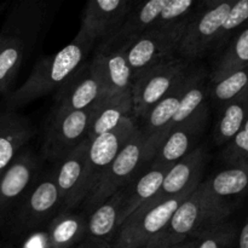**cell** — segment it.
I'll return each mask as SVG.
<instances>
[{"instance_id": "cell-11", "label": "cell", "mask_w": 248, "mask_h": 248, "mask_svg": "<svg viewBox=\"0 0 248 248\" xmlns=\"http://www.w3.org/2000/svg\"><path fill=\"white\" fill-rule=\"evenodd\" d=\"M89 145L90 140L87 138L64 159L61 160L55 183L60 193V203L63 213H68L78 207L91 193L87 184Z\"/></svg>"}, {"instance_id": "cell-38", "label": "cell", "mask_w": 248, "mask_h": 248, "mask_svg": "<svg viewBox=\"0 0 248 248\" xmlns=\"http://www.w3.org/2000/svg\"><path fill=\"white\" fill-rule=\"evenodd\" d=\"M1 9H2V5H0V11H1Z\"/></svg>"}, {"instance_id": "cell-39", "label": "cell", "mask_w": 248, "mask_h": 248, "mask_svg": "<svg viewBox=\"0 0 248 248\" xmlns=\"http://www.w3.org/2000/svg\"><path fill=\"white\" fill-rule=\"evenodd\" d=\"M50 248H51V247H50Z\"/></svg>"}, {"instance_id": "cell-37", "label": "cell", "mask_w": 248, "mask_h": 248, "mask_svg": "<svg viewBox=\"0 0 248 248\" xmlns=\"http://www.w3.org/2000/svg\"><path fill=\"white\" fill-rule=\"evenodd\" d=\"M244 130L247 131V132H248V118H247L246 123H245V125H244Z\"/></svg>"}, {"instance_id": "cell-17", "label": "cell", "mask_w": 248, "mask_h": 248, "mask_svg": "<svg viewBox=\"0 0 248 248\" xmlns=\"http://www.w3.org/2000/svg\"><path fill=\"white\" fill-rule=\"evenodd\" d=\"M169 170L170 167L165 166H143L121 189L118 229L136 210L152 200L159 193Z\"/></svg>"}, {"instance_id": "cell-27", "label": "cell", "mask_w": 248, "mask_h": 248, "mask_svg": "<svg viewBox=\"0 0 248 248\" xmlns=\"http://www.w3.org/2000/svg\"><path fill=\"white\" fill-rule=\"evenodd\" d=\"M248 118V92L225 104L222 116L215 130V140L218 145L228 143L235 135L244 130Z\"/></svg>"}, {"instance_id": "cell-31", "label": "cell", "mask_w": 248, "mask_h": 248, "mask_svg": "<svg viewBox=\"0 0 248 248\" xmlns=\"http://www.w3.org/2000/svg\"><path fill=\"white\" fill-rule=\"evenodd\" d=\"M235 236V227L225 220L203 228L193 237H196V248H228L232 244Z\"/></svg>"}, {"instance_id": "cell-16", "label": "cell", "mask_w": 248, "mask_h": 248, "mask_svg": "<svg viewBox=\"0 0 248 248\" xmlns=\"http://www.w3.org/2000/svg\"><path fill=\"white\" fill-rule=\"evenodd\" d=\"M103 86L85 63L56 93V113L79 111L94 108L106 97Z\"/></svg>"}, {"instance_id": "cell-7", "label": "cell", "mask_w": 248, "mask_h": 248, "mask_svg": "<svg viewBox=\"0 0 248 248\" xmlns=\"http://www.w3.org/2000/svg\"><path fill=\"white\" fill-rule=\"evenodd\" d=\"M188 21L152 29L124 48L123 53L132 72L133 81L153 65L176 56Z\"/></svg>"}, {"instance_id": "cell-13", "label": "cell", "mask_w": 248, "mask_h": 248, "mask_svg": "<svg viewBox=\"0 0 248 248\" xmlns=\"http://www.w3.org/2000/svg\"><path fill=\"white\" fill-rule=\"evenodd\" d=\"M137 128L135 119L127 118L115 130L90 140L87 152V184L91 193L107 167L130 142Z\"/></svg>"}, {"instance_id": "cell-3", "label": "cell", "mask_w": 248, "mask_h": 248, "mask_svg": "<svg viewBox=\"0 0 248 248\" xmlns=\"http://www.w3.org/2000/svg\"><path fill=\"white\" fill-rule=\"evenodd\" d=\"M230 213L232 206L213 201L200 184L177 207L154 248H169L181 244L208 225L225 222Z\"/></svg>"}, {"instance_id": "cell-20", "label": "cell", "mask_w": 248, "mask_h": 248, "mask_svg": "<svg viewBox=\"0 0 248 248\" xmlns=\"http://www.w3.org/2000/svg\"><path fill=\"white\" fill-rule=\"evenodd\" d=\"M34 133L31 121L12 110L0 113V176Z\"/></svg>"}, {"instance_id": "cell-5", "label": "cell", "mask_w": 248, "mask_h": 248, "mask_svg": "<svg viewBox=\"0 0 248 248\" xmlns=\"http://www.w3.org/2000/svg\"><path fill=\"white\" fill-rule=\"evenodd\" d=\"M234 1L201 2L189 18L176 56L191 63L215 50L220 28Z\"/></svg>"}, {"instance_id": "cell-8", "label": "cell", "mask_w": 248, "mask_h": 248, "mask_svg": "<svg viewBox=\"0 0 248 248\" xmlns=\"http://www.w3.org/2000/svg\"><path fill=\"white\" fill-rule=\"evenodd\" d=\"M144 145L145 137L138 127L130 142L121 150L115 160L107 167L94 186L92 193L85 200V206L89 212H92L94 208L106 202L109 198L115 195L142 169Z\"/></svg>"}, {"instance_id": "cell-6", "label": "cell", "mask_w": 248, "mask_h": 248, "mask_svg": "<svg viewBox=\"0 0 248 248\" xmlns=\"http://www.w3.org/2000/svg\"><path fill=\"white\" fill-rule=\"evenodd\" d=\"M188 196L160 203L145 202L119 227L114 248H154L174 211Z\"/></svg>"}, {"instance_id": "cell-32", "label": "cell", "mask_w": 248, "mask_h": 248, "mask_svg": "<svg viewBox=\"0 0 248 248\" xmlns=\"http://www.w3.org/2000/svg\"><path fill=\"white\" fill-rule=\"evenodd\" d=\"M244 24H248V0L234 1L222 28H220L219 36H218L213 52L218 55L227 46V44L232 40V34L237 29L241 28Z\"/></svg>"}, {"instance_id": "cell-15", "label": "cell", "mask_w": 248, "mask_h": 248, "mask_svg": "<svg viewBox=\"0 0 248 248\" xmlns=\"http://www.w3.org/2000/svg\"><path fill=\"white\" fill-rule=\"evenodd\" d=\"M48 4L38 0H24L10 10L0 33L12 36L23 44L29 50L36 43L41 33L45 31L47 22L51 19Z\"/></svg>"}, {"instance_id": "cell-30", "label": "cell", "mask_w": 248, "mask_h": 248, "mask_svg": "<svg viewBox=\"0 0 248 248\" xmlns=\"http://www.w3.org/2000/svg\"><path fill=\"white\" fill-rule=\"evenodd\" d=\"M210 92L215 101L225 104L244 96L248 92V67L236 70L212 84Z\"/></svg>"}, {"instance_id": "cell-4", "label": "cell", "mask_w": 248, "mask_h": 248, "mask_svg": "<svg viewBox=\"0 0 248 248\" xmlns=\"http://www.w3.org/2000/svg\"><path fill=\"white\" fill-rule=\"evenodd\" d=\"M191 63L178 56L162 61L145 70L132 84L133 119L142 120L148 111L171 93L191 72Z\"/></svg>"}, {"instance_id": "cell-22", "label": "cell", "mask_w": 248, "mask_h": 248, "mask_svg": "<svg viewBox=\"0 0 248 248\" xmlns=\"http://www.w3.org/2000/svg\"><path fill=\"white\" fill-rule=\"evenodd\" d=\"M36 169L35 156L31 152L19 153L18 156L0 176V211L14 203L31 184Z\"/></svg>"}, {"instance_id": "cell-35", "label": "cell", "mask_w": 248, "mask_h": 248, "mask_svg": "<svg viewBox=\"0 0 248 248\" xmlns=\"http://www.w3.org/2000/svg\"><path fill=\"white\" fill-rule=\"evenodd\" d=\"M237 246H239V248H248V220L245 223L242 229L240 230Z\"/></svg>"}, {"instance_id": "cell-12", "label": "cell", "mask_w": 248, "mask_h": 248, "mask_svg": "<svg viewBox=\"0 0 248 248\" xmlns=\"http://www.w3.org/2000/svg\"><path fill=\"white\" fill-rule=\"evenodd\" d=\"M135 4L130 0H91L84 7L79 31L93 44H102L121 28Z\"/></svg>"}, {"instance_id": "cell-26", "label": "cell", "mask_w": 248, "mask_h": 248, "mask_svg": "<svg viewBox=\"0 0 248 248\" xmlns=\"http://www.w3.org/2000/svg\"><path fill=\"white\" fill-rule=\"evenodd\" d=\"M191 73V72H190ZM189 77V75H188ZM188 77L165 98L157 102L152 109L147 113V115L142 119L143 127L140 128L142 133L144 135L145 140L154 138L155 136L160 135L162 131L166 130L171 124L172 119L176 115L177 110L181 104L182 96H183L184 87Z\"/></svg>"}, {"instance_id": "cell-2", "label": "cell", "mask_w": 248, "mask_h": 248, "mask_svg": "<svg viewBox=\"0 0 248 248\" xmlns=\"http://www.w3.org/2000/svg\"><path fill=\"white\" fill-rule=\"evenodd\" d=\"M198 5L194 0H150L144 4L136 2L121 28L113 36L99 44L97 51L123 52L131 41L152 29L188 21Z\"/></svg>"}, {"instance_id": "cell-36", "label": "cell", "mask_w": 248, "mask_h": 248, "mask_svg": "<svg viewBox=\"0 0 248 248\" xmlns=\"http://www.w3.org/2000/svg\"><path fill=\"white\" fill-rule=\"evenodd\" d=\"M169 248H196V237H189L186 241L181 242L178 245H174Z\"/></svg>"}, {"instance_id": "cell-33", "label": "cell", "mask_w": 248, "mask_h": 248, "mask_svg": "<svg viewBox=\"0 0 248 248\" xmlns=\"http://www.w3.org/2000/svg\"><path fill=\"white\" fill-rule=\"evenodd\" d=\"M229 144L224 150V159L228 164L232 165L236 162L248 161V132L245 130L240 131L237 135L230 140Z\"/></svg>"}, {"instance_id": "cell-29", "label": "cell", "mask_w": 248, "mask_h": 248, "mask_svg": "<svg viewBox=\"0 0 248 248\" xmlns=\"http://www.w3.org/2000/svg\"><path fill=\"white\" fill-rule=\"evenodd\" d=\"M24 53L26 48L21 41L0 33V92L9 90L21 67Z\"/></svg>"}, {"instance_id": "cell-1", "label": "cell", "mask_w": 248, "mask_h": 248, "mask_svg": "<svg viewBox=\"0 0 248 248\" xmlns=\"http://www.w3.org/2000/svg\"><path fill=\"white\" fill-rule=\"evenodd\" d=\"M93 45L79 31L72 43L35 64L26 81L7 97V106L18 108L50 92L58 91L86 63Z\"/></svg>"}, {"instance_id": "cell-9", "label": "cell", "mask_w": 248, "mask_h": 248, "mask_svg": "<svg viewBox=\"0 0 248 248\" xmlns=\"http://www.w3.org/2000/svg\"><path fill=\"white\" fill-rule=\"evenodd\" d=\"M93 108L79 111L56 113L48 121L43 152L51 160H63L87 140Z\"/></svg>"}, {"instance_id": "cell-10", "label": "cell", "mask_w": 248, "mask_h": 248, "mask_svg": "<svg viewBox=\"0 0 248 248\" xmlns=\"http://www.w3.org/2000/svg\"><path fill=\"white\" fill-rule=\"evenodd\" d=\"M207 119L208 108L205 104L188 120L174 126L166 133L155 148L152 159L145 166L171 167L193 152L199 147L196 143L202 135Z\"/></svg>"}, {"instance_id": "cell-14", "label": "cell", "mask_w": 248, "mask_h": 248, "mask_svg": "<svg viewBox=\"0 0 248 248\" xmlns=\"http://www.w3.org/2000/svg\"><path fill=\"white\" fill-rule=\"evenodd\" d=\"M206 157V149L199 145L183 159L177 161L167 171L159 193L148 202L160 203L170 199L191 195L201 184Z\"/></svg>"}, {"instance_id": "cell-28", "label": "cell", "mask_w": 248, "mask_h": 248, "mask_svg": "<svg viewBox=\"0 0 248 248\" xmlns=\"http://www.w3.org/2000/svg\"><path fill=\"white\" fill-rule=\"evenodd\" d=\"M86 222L80 216L72 213L61 215L48 230V245L51 248H69L84 239Z\"/></svg>"}, {"instance_id": "cell-19", "label": "cell", "mask_w": 248, "mask_h": 248, "mask_svg": "<svg viewBox=\"0 0 248 248\" xmlns=\"http://www.w3.org/2000/svg\"><path fill=\"white\" fill-rule=\"evenodd\" d=\"M89 64L92 73L103 86L107 96L130 91L132 89V72L123 52L97 51Z\"/></svg>"}, {"instance_id": "cell-34", "label": "cell", "mask_w": 248, "mask_h": 248, "mask_svg": "<svg viewBox=\"0 0 248 248\" xmlns=\"http://www.w3.org/2000/svg\"><path fill=\"white\" fill-rule=\"evenodd\" d=\"M23 248H50L47 234L38 232V234L33 235L27 240Z\"/></svg>"}, {"instance_id": "cell-25", "label": "cell", "mask_w": 248, "mask_h": 248, "mask_svg": "<svg viewBox=\"0 0 248 248\" xmlns=\"http://www.w3.org/2000/svg\"><path fill=\"white\" fill-rule=\"evenodd\" d=\"M246 67H248V24L217 55L208 74L210 82L215 84Z\"/></svg>"}, {"instance_id": "cell-21", "label": "cell", "mask_w": 248, "mask_h": 248, "mask_svg": "<svg viewBox=\"0 0 248 248\" xmlns=\"http://www.w3.org/2000/svg\"><path fill=\"white\" fill-rule=\"evenodd\" d=\"M127 118H133L132 91L106 96L92 110L87 137L93 140L110 132Z\"/></svg>"}, {"instance_id": "cell-23", "label": "cell", "mask_w": 248, "mask_h": 248, "mask_svg": "<svg viewBox=\"0 0 248 248\" xmlns=\"http://www.w3.org/2000/svg\"><path fill=\"white\" fill-rule=\"evenodd\" d=\"M60 206V193L55 179H45L27 196L19 215V224L27 229L36 227Z\"/></svg>"}, {"instance_id": "cell-18", "label": "cell", "mask_w": 248, "mask_h": 248, "mask_svg": "<svg viewBox=\"0 0 248 248\" xmlns=\"http://www.w3.org/2000/svg\"><path fill=\"white\" fill-rule=\"evenodd\" d=\"M120 190L91 212L85 229V241L78 248H109L118 232Z\"/></svg>"}, {"instance_id": "cell-24", "label": "cell", "mask_w": 248, "mask_h": 248, "mask_svg": "<svg viewBox=\"0 0 248 248\" xmlns=\"http://www.w3.org/2000/svg\"><path fill=\"white\" fill-rule=\"evenodd\" d=\"M201 186L213 201L230 206V198L248 190V161L230 165L212 178L201 182Z\"/></svg>"}]
</instances>
